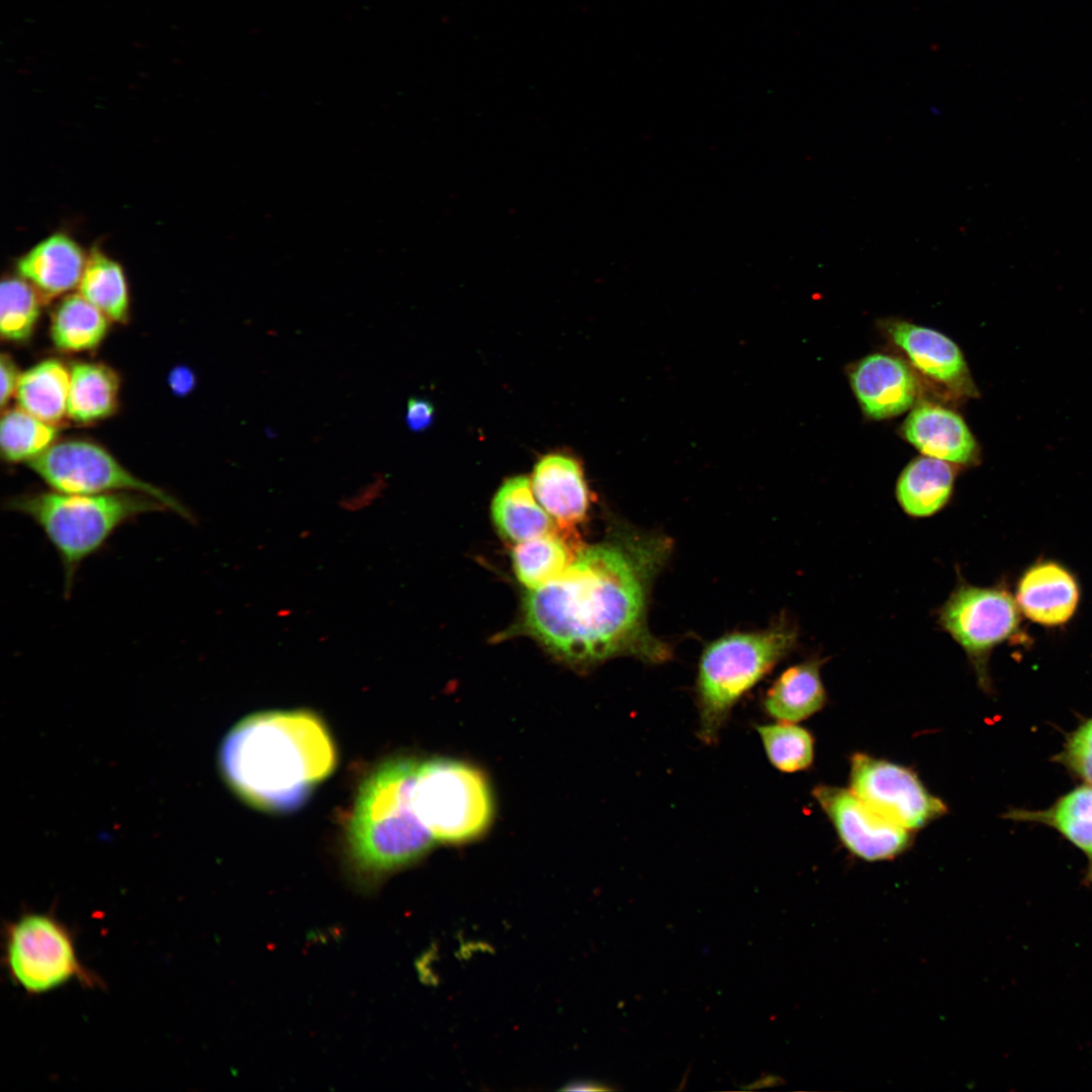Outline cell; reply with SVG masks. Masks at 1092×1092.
Returning a JSON list of instances; mask_svg holds the SVG:
<instances>
[{
	"label": "cell",
	"mask_w": 1092,
	"mask_h": 1092,
	"mask_svg": "<svg viewBox=\"0 0 1092 1092\" xmlns=\"http://www.w3.org/2000/svg\"><path fill=\"white\" fill-rule=\"evenodd\" d=\"M670 550L666 537L641 532L582 547L561 576L527 594L524 631L569 662L668 660L670 647L648 629L647 605Z\"/></svg>",
	"instance_id": "obj_1"
},
{
	"label": "cell",
	"mask_w": 1092,
	"mask_h": 1092,
	"mask_svg": "<svg viewBox=\"0 0 1092 1092\" xmlns=\"http://www.w3.org/2000/svg\"><path fill=\"white\" fill-rule=\"evenodd\" d=\"M336 761L323 721L299 710L250 715L219 749V765L233 790L250 805L273 812L301 806Z\"/></svg>",
	"instance_id": "obj_2"
},
{
	"label": "cell",
	"mask_w": 1092,
	"mask_h": 1092,
	"mask_svg": "<svg viewBox=\"0 0 1092 1092\" xmlns=\"http://www.w3.org/2000/svg\"><path fill=\"white\" fill-rule=\"evenodd\" d=\"M419 761L381 763L362 784L348 825L354 866L379 876L408 866L437 842L416 814L412 788Z\"/></svg>",
	"instance_id": "obj_3"
},
{
	"label": "cell",
	"mask_w": 1092,
	"mask_h": 1092,
	"mask_svg": "<svg viewBox=\"0 0 1092 1092\" xmlns=\"http://www.w3.org/2000/svg\"><path fill=\"white\" fill-rule=\"evenodd\" d=\"M8 508L31 519L57 551L70 592L79 566L99 551L124 524L147 513L168 510L138 492L99 494L33 491L11 498Z\"/></svg>",
	"instance_id": "obj_4"
},
{
	"label": "cell",
	"mask_w": 1092,
	"mask_h": 1092,
	"mask_svg": "<svg viewBox=\"0 0 1092 1092\" xmlns=\"http://www.w3.org/2000/svg\"><path fill=\"white\" fill-rule=\"evenodd\" d=\"M796 640V631L783 622L762 631L727 634L704 649L696 682L702 742H717L734 706L791 651Z\"/></svg>",
	"instance_id": "obj_5"
},
{
	"label": "cell",
	"mask_w": 1092,
	"mask_h": 1092,
	"mask_svg": "<svg viewBox=\"0 0 1092 1092\" xmlns=\"http://www.w3.org/2000/svg\"><path fill=\"white\" fill-rule=\"evenodd\" d=\"M412 804L437 842L475 839L493 816L492 794L484 775L466 762L449 758L418 762Z\"/></svg>",
	"instance_id": "obj_6"
},
{
	"label": "cell",
	"mask_w": 1092,
	"mask_h": 1092,
	"mask_svg": "<svg viewBox=\"0 0 1092 1092\" xmlns=\"http://www.w3.org/2000/svg\"><path fill=\"white\" fill-rule=\"evenodd\" d=\"M4 964L11 980L32 995L73 980L89 987L99 983L79 961L71 930L49 913H24L6 924Z\"/></svg>",
	"instance_id": "obj_7"
},
{
	"label": "cell",
	"mask_w": 1092,
	"mask_h": 1092,
	"mask_svg": "<svg viewBox=\"0 0 1092 1092\" xmlns=\"http://www.w3.org/2000/svg\"><path fill=\"white\" fill-rule=\"evenodd\" d=\"M28 466L56 491L80 494L144 493L158 499L182 518L192 519L189 510L173 495L139 478L106 449L91 441L72 439L55 442L29 461Z\"/></svg>",
	"instance_id": "obj_8"
},
{
	"label": "cell",
	"mask_w": 1092,
	"mask_h": 1092,
	"mask_svg": "<svg viewBox=\"0 0 1092 1092\" xmlns=\"http://www.w3.org/2000/svg\"><path fill=\"white\" fill-rule=\"evenodd\" d=\"M850 791L879 814L907 829L921 828L946 812L911 769L864 753L850 759Z\"/></svg>",
	"instance_id": "obj_9"
},
{
	"label": "cell",
	"mask_w": 1092,
	"mask_h": 1092,
	"mask_svg": "<svg viewBox=\"0 0 1092 1092\" xmlns=\"http://www.w3.org/2000/svg\"><path fill=\"white\" fill-rule=\"evenodd\" d=\"M939 622L964 648L985 679L989 651L1007 639L1019 623L1016 602L1004 590L961 584L939 613Z\"/></svg>",
	"instance_id": "obj_10"
},
{
	"label": "cell",
	"mask_w": 1092,
	"mask_h": 1092,
	"mask_svg": "<svg viewBox=\"0 0 1092 1092\" xmlns=\"http://www.w3.org/2000/svg\"><path fill=\"white\" fill-rule=\"evenodd\" d=\"M812 795L834 826L840 840L866 860L897 856L910 843L909 830L872 809L850 790L817 786Z\"/></svg>",
	"instance_id": "obj_11"
},
{
	"label": "cell",
	"mask_w": 1092,
	"mask_h": 1092,
	"mask_svg": "<svg viewBox=\"0 0 1092 1092\" xmlns=\"http://www.w3.org/2000/svg\"><path fill=\"white\" fill-rule=\"evenodd\" d=\"M850 384L870 418L882 420L909 410L918 394V382L906 363L885 354H872L850 372Z\"/></svg>",
	"instance_id": "obj_12"
},
{
	"label": "cell",
	"mask_w": 1092,
	"mask_h": 1092,
	"mask_svg": "<svg viewBox=\"0 0 1092 1092\" xmlns=\"http://www.w3.org/2000/svg\"><path fill=\"white\" fill-rule=\"evenodd\" d=\"M904 437L925 456L968 464L976 459L978 446L963 418L930 403L914 407L902 426Z\"/></svg>",
	"instance_id": "obj_13"
},
{
	"label": "cell",
	"mask_w": 1092,
	"mask_h": 1092,
	"mask_svg": "<svg viewBox=\"0 0 1092 1092\" xmlns=\"http://www.w3.org/2000/svg\"><path fill=\"white\" fill-rule=\"evenodd\" d=\"M87 257L65 234L40 241L17 261V271L48 301L78 288Z\"/></svg>",
	"instance_id": "obj_14"
},
{
	"label": "cell",
	"mask_w": 1092,
	"mask_h": 1092,
	"mask_svg": "<svg viewBox=\"0 0 1092 1092\" xmlns=\"http://www.w3.org/2000/svg\"><path fill=\"white\" fill-rule=\"evenodd\" d=\"M892 340L921 372L953 389L973 390L964 355L943 334L906 322L888 327Z\"/></svg>",
	"instance_id": "obj_15"
},
{
	"label": "cell",
	"mask_w": 1092,
	"mask_h": 1092,
	"mask_svg": "<svg viewBox=\"0 0 1092 1092\" xmlns=\"http://www.w3.org/2000/svg\"><path fill=\"white\" fill-rule=\"evenodd\" d=\"M532 487L540 505L558 524L573 526L585 517L589 491L581 465L573 457L544 455L534 467Z\"/></svg>",
	"instance_id": "obj_16"
},
{
	"label": "cell",
	"mask_w": 1092,
	"mask_h": 1092,
	"mask_svg": "<svg viewBox=\"0 0 1092 1092\" xmlns=\"http://www.w3.org/2000/svg\"><path fill=\"white\" fill-rule=\"evenodd\" d=\"M1016 599L1020 610L1030 620L1054 626L1072 617L1079 589L1068 570L1054 562H1042L1030 567L1021 577Z\"/></svg>",
	"instance_id": "obj_17"
},
{
	"label": "cell",
	"mask_w": 1092,
	"mask_h": 1092,
	"mask_svg": "<svg viewBox=\"0 0 1092 1092\" xmlns=\"http://www.w3.org/2000/svg\"><path fill=\"white\" fill-rule=\"evenodd\" d=\"M570 527H554L544 535L515 546L512 561L516 576L530 590L561 576L582 549Z\"/></svg>",
	"instance_id": "obj_18"
},
{
	"label": "cell",
	"mask_w": 1092,
	"mask_h": 1092,
	"mask_svg": "<svg viewBox=\"0 0 1092 1092\" xmlns=\"http://www.w3.org/2000/svg\"><path fill=\"white\" fill-rule=\"evenodd\" d=\"M817 659L793 665L782 672L767 690L763 709L776 721L798 723L818 711L826 701Z\"/></svg>",
	"instance_id": "obj_19"
},
{
	"label": "cell",
	"mask_w": 1092,
	"mask_h": 1092,
	"mask_svg": "<svg viewBox=\"0 0 1092 1092\" xmlns=\"http://www.w3.org/2000/svg\"><path fill=\"white\" fill-rule=\"evenodd\" d=\"M534 494L532 482L523 475L508 478L497 489L491 503V517L503 538L518 544L554 529V523Z\"/></svg>",
	"instance_id": "obj_20"
},
{
	"label": "cell",
	"mask_w": 1092,
	"mask_h": 1092,
	"mask_svg": "<svg viewBox=\"0 0 1092 1092\" xmlns=\"http://www.w3.org/2000/svg\"><path fill=\"white\" fill-rule=\"evenodd\" d=\"M119 390V377L107 365L74 363L70 369L67 416L78 424L104 420L116 411Z\"/></svg>",
	"instance_id": "obj_21"
},
{
	"label": "cell",
	"mask_w": 1092,
	"mask_h": 1092,
	"mask_svg": "<svg viewBox=\"0 0 1092 1092\" xmlns=\"http://www.w3.org/2000/svg\"><path fill=\"white\" fill-rule=\"evenodd\" d=\"M953 479V470L948 462L929 456L915 458L904 468L897 481L899 505L909 516L929 517L948 502Z\"/></svg>",
	"instance_id": "obj_22"
},
{
	"label": "cell",
	"mask_w": 1092,
	"mask_h": 1092,
	"mask_svg": "<svg viewBox=\"0 0 1092 1092\" xmlns=\"http://www.w3.org/2000/svg\"><path fill=\"white\" fill-rule=\"evenodd\" d=\"M70 369L58 359H46L22 372L15 392L18 406L58 426L67 416Z\"/></svg>",
	"instance_id": "obj_23"
},
{
	"label": "cell",
	"mask_w": 1092,
	"mask_h": 1092,
	"mask_svg": "<svg viewBox=\"0 0 1092 1092\" xmlns=\"http://www.w3.org/2000/svg\"><path fill=\"white\" fill-rule=\"evenodd\" d=\"M1018 821L1049 825L1078 847L1088 859L1085 881L1092 885V787L1077 788L1052 807L1039 811L1019 810L1010 813Z\"/></svg>",
	"instance_id": "obj_24"
},
{
	"label": "cell",
	"mask_w": 1092,
	"mask_h": 1092,
	"mask_svg": "<svg viewBox=\"0 0 1092 1092\" xmlns=\"http://www.w3.org/2000/svg\"><path fill=\"white\" fill-rule=\"evenodd\" d=\"M110 320L79 292L63 298L51 321V337L64 352L89 351L105 338Z\"/></svg>",
	"instance_id": "obj_25"
},
{
	"label": "cell",
	"mask_w": 1092,
	"mask_h": 1092,
	"mask_svg": "<svg viewBox=\"0 0 1092 1092\" xmlns=\"http://www.w3.org/2000/svg\"><path fill=\"white\" fill-rule=\"evenodd\" d=\"M78 291L110 321L126 322L129 297L124 273L117 262L99 250L87 257Z\"/></svg>",
	"instance_id": "obj_26"
},
{
	"label": "cell",
	"mask_w": 1092,
	"mask_h": 1092,
	"mask_svg": "<svg viewBox=\"0 0 1092 1092\" xmlns=\"http://www.w3.org/2000/svg\"><path fill=\"white\" fill-rule=\"evenodd\" d=\"M58 426L47 423L21 407L8 408L0 423V448L3 458L12 463H27L57 439Z\"/></svg>",
	"instance_id": "obj_27"
},
{
	"label": "cell",
	"mask_w": 1092,
	"mask_h": 1092,
	"mask_svg": "<svg viewBox=\"0 0 1092 1092\" xmlns=\"http://www.w3.org/2000/svg\"><path fill=\"white\" fill-rule=\"evenodd\" d=\"M770 764L782 772H797L811 766L814 738L797 723L777 721L755 727Z\"/></svg>",
	"instance_id": "obj_28"
},
{
	"label": "cell",
	"mask_w": 1092,
	"mask_h": 1092,
	"mask_svg": "<svg viewBox=\"0 0 1092 1092\" xmlns=\"http://www.w3.org/2000/svg\"><path fill=\"white\" fill-rule=\"evenodd\" d=\"M42 299L24 278L7 277L0 288V333L9 342L29 339L39 316Z\"/></svg>",
	"instance_id": "obj_29"
},
{
	"label": "cell",
	"mask_w": 1092,
	"mask_h": 1092,
	"mask_svg": "<svg viewBox=\"0 0 1092 1092\" xmlns=\"http://www.w3.org/2000/svg\"><path fill=\"white\" fill-rule=\"evenodd\" d=\"M1063 759L1092 785V719L1081 725L1069 738Z\"/></svg>",
	"instance_id": "obj_30"
},
{
	"label": "cell",
	"mask_w": 1092,
	"mask_h": 1092,
	"mask_svg": "<svg viewBox=\"0 0 1092 1092\" xmlns=\"http://www.w3.org/2000/svg\"><path fill=\"white\" fill-rule=\"evenodd\" d=\"M435 407L425 398L412 397L407 401L405 423L413 432H423L434 422Z\"/></svg>",
	"instance_id": "obj_31"
},
{
	"label": "cell",
	"mask_w": 1092,
	"mask_h": 1092,
	"mask_svg": "<svg viewBox=\"0 0 1092 1092\" xmlns=\"http://www.w3.org/2000/svg\"><path fill=\"white\" fill-rule=\"evenodd\" d=\"M21 373L8 354H2L0 360V403L4 408L11 397L15 396Z\"/></svg>",
	"instance_id": "obj_32"
},
{
	"label": "cell",
	"mask_w": 1092,
	"mask_h": 1092,
	"mask_svg": "<svg viewBox=\"0 0 1092 1092\" xmlns=\"http://www.w3.org/2000/svg\"><path fill=\"white\" fill-rule=\"evenodd\" d=\"M169 385L177 395L189 393L195 386V374L188 367L179 366L169 373Z\"/></svg>",
	"instance_id": "obj_33"
},
{
	"label": "cell",
	"mask_w": 1092,
	"mask_h": 1092,
	"mask_svg": "<svg viewBox=\"0 0 1092 1092\" xmlns=\"http://www.w3.org/2000/svg\"><path fill=\"white\" fill-rule=\"evenodd\" d=\"M608 1089L606 1086L594 1082H575L568 1086H565L563 1090L566 1091H603Z\"/></svg>",
	"instance_id": "obj_34"
}]
</instances>
